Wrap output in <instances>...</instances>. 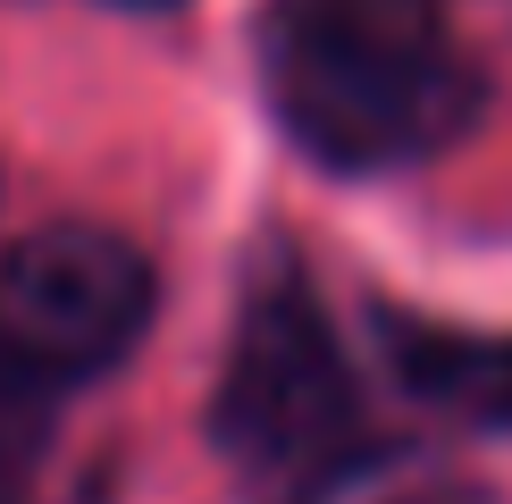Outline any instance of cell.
I'll list each match as a JSON object with an SVG mask.
<instances>
[{"instance_id":"1","label":"cell","mask_w":512,"mask_h":504,"mask_svg":"<svg viewBox=\"0 0 512 504\" xmlns=\"http://www.w3.org/2000/svg\"><path fill=\"white\" fill-rule=\"evenodd\" d=\"M252 59L277 126L336 177L420 168L479 118L445 0H269Z\"/></svg>"},{"instance_id":"2","label":"cell","mask_w":512,"mask_h":504,"mask_svg":"<svg viewBox=\"0 0 512 504\" xmlns=\"http://www.w3.org/2000/svg\"><path fill=\"white\" fill-rule=\"evenodd\" d=\"M353 429H361V395H353L345 336L294 269H277L244 294L236 336H227L219 446L252 479L303 488V479L336 471L353 454Z\"/></svg>"},{"instance_id":"3","label":"cell","mask_w":512,"mask_h":504,"mask_svg":"<svg viewBox=\"0 0 512 504\" xmlns=\"http://www.w3.org/2000/svg\"><path fill=\"white\" fill-rule=\"evenodd\" d=\"M152 311H160V278L143 261V244L118 227L51 219L0 252V345L51 395L110 378L143 345Z\"/></svg>"},{"instance_id":"4","label":"cell","mask_w":512,"mask_h":504,"mask_svg":"<svg viewBox=\"0 0 512 504\" xmlns=\"http://www.w3.org/2000/svg\"><path fill=\"white\" fill-rule=\"evenodd\" d=\"M387 362L429 412H454L471 429H512V336L387 320Z\"/></svg>"},{"instance_id":"5","label":"cell","mask_w":512,"mask_h":504,"mask_svg":"<svg viewBox=\"0 0 512 504\" xmlns=\"http://www.w3.org/2000/svg\"><path fill=\"white\" fill-rule=\"evenodd\" d=\"M42 420H51V387L0 345V488H9V471H26V454L42 446Z\"/></svg>"},{"instance_id":"6","label":"cell","mask_w":512,"mask_h":504,"mask_svg":"<svg viewBox=\"0 0 512 504\" xmlns=\"http://www.w3.org/2000/svg\"><path fill=\"white\" fill-rule=\"evenodd\" d=\"M412 504H479V496H462V488H437V496H412Z\"/></svg>"},{"instance_id":"7","label":"cell","mask_w":512,"mask_h":504,"mask_svg":"<svg viewBox=\"0 0 512 504\" xmlns=\"http://www.w3.org/2000/svg\"><path fill=\"white\" fill-rule=\"evenodd\" d=\"M110 9H160V0H110Z\"/></svg>"}]
</instances>
